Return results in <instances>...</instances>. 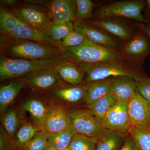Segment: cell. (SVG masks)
Segmentation results:
<instances>
[{"mask_svg":"<svg viewBox=\"0 0 150 150\" xmlns=\"http://www.w3.org/2000/svg\"><path fill=\"white\" fill-rule=\"evenodd\" d=\"M76 65L85 73L84 84L118 76L131 77L138 81L144 78L140 75L139 69L127 62L108 61Z\"/></svg>","mask_w":150,"mask_h":150,"instance_id":"6da1fadb","label":"cell"},{"mask_svg":"<svg viewBox=\"0 0 150 150\" xmlns=\"http://www.w3.org/2000/svg\"><path fill=\"white\" fill-rule=\"evenodd\" d=\"M69 62L63 56L51 59L29 60L5 57L0 62L1 80L18 77L38 70L55 69Z\"/></svg>","mask_w":150,"mask_h":150,"instance_id":"7a4b0ae2","label":"cell"},{"mask_svg":"<svg viewBox=\"0 0 150 150\" xmlns=\"http://www.w3.org/2000/svg\"><path fill=\"white\" fill-rule=\"evenodd\" d=\"M63 56L75 64L108 61L127 62L118 50L100 46L91 41L78 47L65 48Z\"/></svg>","mask_w":150,"mask_h":150,"instance_id":"3957f363","label":"cell"},{"mask_svg":"<svg viewBox=\"0 0 150 150\" xmlns=\"http://www.w3.org/2000/svg\"><path fill=\"white\" fill-rule=\"evenodd\" d=\"M8 42L5 52L19 59L43 60L63 56L64 53V49L32 40L13 39Z\"/></svg>","mask_w":150,"mask_h":150,"instance_id":"277c9868","label":"cell"},{"mask_svg":"<svg viewBox=\"0 0 150 150\" xmlns=\"http://www.w3.org/2000/svg\"><path fill=\"white\" fill-rule=\"evenodd\" d=\"M117 50L126 62L139 69L145 58L150 55V40L140 28L131 39L121 43Z\"/></svg>","mask_w":150,"mask_h":150,"instance_id":"5b68a950","label":"cell"},{"mask_svg":"<svg viewBox=\"0 0 150 150\" xmlns=\"http://www.w3.org/2000/svg\"><path fill=\"white\" fill-rule=\"evenodd\" d=\"M146 5L142 1L115 2L100 7L96 13L97 19L124 17L134 19L142 23L149 22L143 17L142 11Z\"/></svg>","mask_w":150,"mask_h":150,"instance_id":"8992f818","label":"cell"},{"mask_svg":"<svg viewBox=\"0 0 150 150\" xmlns=\"http://www.w3.org/2000/svg\"><path fill=\"white\" fill-rule=\"evenodd\" d=\"M67 111L76 133L96 138L104 129L102 120L88 108H72Z\"/></svg>","mask_w":150,"mask_h":150,"instance_id":"52a82bcc","label":"cell"},{"mask_svg":"<svg viewBox=\"0 0 150 150\" xmlns=\"http://www.w3.org/2000/svg\"><path fill=\"white\" fill-rule=\"evenodd\" d=\"M128 102L118 101L107 112L102 120L104 129L125 136L129 134L131 125L127 110Z\"/></svg>","mask_w":150,"mask_h":150,"instance_id":"ba28073f","label":"cell"},{"mask_svg":"<svg viewBox=\"0 0 150 150\" xmlns=\"http://www.w3.org/2000/svg\"><path fill=\"white\" fill-rule=\"evenodd\" d=\"M11 12L25 24L43 32H46L51 21L48 14L33 6L17 7Z\"/></svg>","mask_w":150,"mask_h":150,"instance_id":"9c48e42d","label":"cell"},{"mask_svg":"<svg viewBox=\"0 0 150 150\" xmlns=\"http://www.w3.org/2000/svg\"><path fill=\"white\" fill-rule=\"evenodd\" d=\"M74 30L83 33L88 40L96 44L118 50L121 43L118 39L103 30L84 21H76L73 22Z\"/></svg>","mask_w":150,"mask_h":150,"instance_id":"30bf717a","label":"cell"},{"mask_svg":"<svg viewBox=\"0 0 150 150\" xmlns=\"http://www.w3.org/2000/svg\"><path fill=\"white\" fill-rule=\"evenodd\" d=\"M128 114L131 126L150 129V102L136 92L128 102Z\"/></svg>","mask_w":150,"mask_h":150,"instance_id":"8fae6325","label":"cell"},{"mask_svg":"<svg viewBox=\"0 0 150 150\" xmlns=\"http://www.w3.org/2000/svg\"><path fill=\"white\" fill-rule=\"evenodd\" d=\"M84 21L119 38L123 41V43L131 39L137 32H135L134 28L128 23L115 18L97 19Z\"/></svg>","mask_w":150,"mask_h":150,"instance_id":"7c38bea8","label":"cell"},{"mask_svg":"<svg viewBox=\"0 0 150 150\" xmlns=\"http://www.w3.org/2000/svg\"><path fill=\"white\" fill-rule=\"evenodd\" d=\"M76 1L54 0L48 6V15L51 21L64 24L76 21Z\"/></svg>","mask_w":150,"mask_h":150,"instance_id":"4fadbf2b","label":"cell"},{"mask_svg":"<svg viewBox=\"0 0 150 150\" xmlns=\"http://www.w3.org/2000/svg\"><path fill=\"white\" fill-rule=\"evenodd\" d=\"M71 124L67 110L60 106L48 107L43 130L49 134H56L67 129Z\"/></svg>","mask_w":150,"mask_h":150,"instance_id":"5bb4252c","label":"cell"},{"mask_svg":"<svg viewBox=\"0 0 150 150\" xmlns=\"http://www.w3.org/2000/svg\"><path fill=\"white\" fill-rule=\"evenodd\" d=\"M138 82L128 76L112 77L110 93L118 101L129 102L136 93Z\"/></svg>","mask_w":150,"mask_h":150,"instance_id":"9a60e30c","label":"cell"},{"mask_svg":"<svg viewBox=\"0 0 150 150\" xmlns=\"http://www.w3.org/2000/svg\"><path fill=\"white\" fill-rule=\"evenodd\" d=\"M7 36L13 39L32 40L57 47L46 32L40 31L30 27L20 20L16 26Z\"/></svg>","mask_w":150,"mask_h":150,"instance_id":"2e32d148","label":"cell"},{"mask_svg":"<svg viewBox=\"0 0 150 150\" xmlns=\"http://www.w3.org/2000/svg\"><path fill=\"white\" fill-rule=\"evenodd\" d=\"M25 82L35 88L46 89L58 83L61 78L55 69L38 70L26 74Z\"/></svg>","mask_w":150,"mask_h":150,"instance_id":"e0dca14e","label":"cell"},{"mask_svg":"<svg viewBox=\"0 0 150 150\" xmlns=\"http://www.w3.org/2000/svg\"><path fill=\"white\" fill-rule=\"evenodd\" d=\"M126 136L104 129L96 138L95 150H120L126 140Z\"/></svg>","mask_w":150,"mask_h":150,"instance_id":"ac0fdd59","label":"cell"},{"mask_svg":"<svg viewBox=\"0 0 150 150\" xmlns=\"http://www.w3.org/2000/svg\"><path fill=\"white\" fill-rule=\"evenodd\" d=\"M56 70L61 79L68 83L73 86L83 83L85 73L74 63L65 62L56 68Z\"/></svg>","mask_w":150,"mask_h":150,"instance_id":"d6986e66","label":"cell"},{"mask_svg":"<svg viewBox=\"0 0 150 150\" xmlns=\"http://www.w3.org/2000/svg\"><path fill=\"white\" fill-rule=\"evenodd\" d=\"M86 85V96L84 102L88 105L110 93L112 78L93 82Z\"/></svg>","mask_w":150,"mask_h":150,"instance_id":"ffe728a7","label":"cell"},{"mask_svg":"<svg viewBox=\"0 0 150 150\" xmlns=\"http://www.w3.org/2000/svg\"><path fill=\"white\" fill-rule=\"evenodd\" d=\"M87 86H73L56 90L54 93L56 96L68 103H76L84 101L86 96Z\"/></svg>","mask_w":150,"mask_h":150,"instance_id":"44dd1931","label":"cell"},{"mask_svg":"<svg viewBox=\"0 0 150 150\" xmlns=\"http://www.w3.org/2000/svg\"><path fill=\"white\" fill-rule=\"evenodd\" d=\"M48 108L42 101L36 99L28 100L22 106L23 110L28 112L33 120L43 130Z\"/></svg>","mask_w":150,"mask_h":150,"instance_id":"7402d4cb","label":"cell"},{"mask_svg":"<svg viewBox=\"0 0 150 150\" xmlns=\"http://www.w3.org/2000/svg\"><path fill=\"white\" fill-rule=\"evenodd\" d=\"M74 30L73 23L59 24L51 21L46 33L56 47L64 49L62 46V40Z\"/></svg>","mask_w":150,"mask_h":150,"instance_id":"603a6c76","label":"cell"},{"mask_svg":"<svg viewBox=\"0 0 150 150\" xmlns=\"http://www.w3.org/2000/svg\"><path fill=\"white\" fill-rule=\"evenodd\" d=\"M24 83L16 82L2 86L0 88V107L1 111L4 110L13 102L23 88Z\"/></svg>","mask_w":150,"mask_h":150,"instance_id":"cb8c5ba5","label":"cell"},{"mask_svg":"<svg viewBox=\"0 0 150 150\" xmlns=\"http://www.w3.org/2000/svg\"><path fill=\"white\" fill-rule=\"evenodd\" d=\"M118 100L109 93L87 105L88 109L93 112L101 120L107 112L116 104Z\"/></svg>","mask_w":150,"mask_h":150,"instance_id":"d4e9b609","label":"cell"},{"mask_svg":"<svg viewBox=\"0 0 150 150\" xmlns=\"http://www.w3.org/2000/svg\"><path fill=\"white\" fill-rule=\"evenodd\" d=\"M37 132V129L35 126L26 121H23L16 134L14 144L17 147L23 149L35 137Z\"/></svg>","mask_w":150,"mask_h":150,"instance_id":"484cf974","label":"cell"},{"mask_svg":"<svg viewBox=\"0 0 150 150\" xmlns=\"http://www.w3.org/2000/svg\"><path fill=\"white\" fill-rule=\"evenodd\" d=\"M75 132L71 124L67 129L59 133H48V142L57 150L63 149L70 146Z\"/></svg>","mask_w":150,"mask_h":150,"instance_id":"4316f807","label":"cell"},{"mask_svg":"<svg viewBox=\"0 0 150 150\" xmlns=\"http://www.w3.org/2000/svg\"><path fill=\"white\" fill-rule=\"evenodd\" d=\"M129 134L132 137L139 150H150V129L131 126Z\"/></svg>","mask_w":150,"mask_h":150,"instance_id":"83f0119b","label":"cell"},{"mask_svg":"<svg viewBox=\"0 0 150 150\" xmlns=\"http://www.w3.org/2000/svg\"><path fill=\"white\" fill-rule=\"evenodd\" d=\"M96 138L75 132L70 145L72 150H95Z\"/></svg>","mask_w":150,"mask_h":150,"instance_id":"f1b7e54d","label":"cell"},{"mask_svg":"<svg viewBox=\"0 0 150 150\" xmlns=\"http://www.w3.org/2000/svg\"><path fill=\"white\" fill-rule=\"evenodd\" d=\"M19 20L11 11L1 7L0 9V28L2 34L8 35L18 23Z\"/></svg>","mask_w":150,"mask_h":150,"instance_id":"f546056e","label":"cell"},{"mask_svg":"<svg viewBox=\"0 0 150 150\" xmlns=\"http://www.w3.org/2000/svg\"><path fill=\"white\" fill-rule=\"evenodd\" d=\"M76 21H84L85 20L91 18L92 16L94 4L90 0L76 1Z\"/></svg>","mask_w":150,"mask_h":150,"instance_id":"4dcf8cb0","label":"cell"},{"mask_svg":"<svg viewBox=\"0 0 150 150\" xmlns=\"http://www.w3.org/2000/svg\"><path fill=\"white\" fill-rule=\"evenodd\" d=\"M2 123L6 132L13 138L19 126V119L16 112L13 110L8 111L3 117Z\"/></svg>","mask_w":150,"mask_h":150,"instance_id":"1f68e13d","label":"cell"},{"mask_svg":"<svg viewBox=\"0 0 150 150\" xmlns=\"http://www.w3.org/2000/svg\"><path fill=\"white\" fill-rule=\"evenodd\" d=\"M90 40L82 33L74 30L63 39L62 46L64 49L81 46Z\"/></svg>","mask_w":150,"mask_h":150,"instance_id":"d6a6232c","label":"cell"},{"mask_svg":"<svg viewBox=\"0 0 150 150\" xmlns=\"http://www.w3.org/2000/svg\"><path fill=\"white\" fill-rule=\"evenodd\" d=\"M48 143V133L43 130L37 132L35 137L23 149L26 150H43Z\"/></svg>","mask_w":150,"mask_h":150,"instance_id":"836d02e7","label":"cell"},{"mask_svg":"<svg viewBox=\"0 0 150 150\" xmlns=\"http://www.w3.org/2000/svg\"><path fill=\"white\" fill-rule=\"evenodd\" d=\"M136 92L150 102V79L144 78L139 81Z\"/></svg>","mask_w":150,"mask_h":150,"instance_id":"e575fe53","label":"cell"},{"mask_svg":"<svg viewBox=\"0 0 150 150\" xmlns=\"http://www.w3.org/2000/svg\"><path fill=\"white\" fill-rule=\"evenodd\" d=\"M120 150H138L136 143L129 134V137L126 138L124 144Z\"/></svg>","mask_w":150,"mask_h":150,"instance_id":"d590c367","label":"cell"},{"mask_svg":"<svg viewBox=\"0 0 150 150\" xmlns=\"http://www.w3.org/2000/svg\"><path fill=\"white\" fill-rule=\"evenodd\" d=\"M141 28L148 35L150 40V23H142L141 25Z\"/></svg>","mask_w":150,"mask_h":150,"instance_id":"8d00e7d4","label":"cell"},{"mask_svg":"<svg viewBox=\"0 0 150 150\" xmlns=\"http://www.w3.org/2000/svg\"><path fill=\"white\" fill-rule=\"evenodd\" d=\"M1 3L6 6H11L14 5L17 2L16 0H2L1 1Z\"/></svg>","mask_w":150,"mask_h":150,"instance_id":"74e56055","label":"cell"},{"mask_svg":"<svg viewBox=\"0 0 150 150\" xmlns=\"http://www.w3.org/2000/svg\"><path fill=\"white\" fill-rule=\"evenodd\" d=\"M43 150H57L56 148L54 147L50 143L48 142V144L46 146V147L44 148Z\"/></svg>","mask_w":150,"mask_h":150,"instance_id":"f35d334b","label":"cell"},{"mask_svg":"<svg viewBox=\"0 0 150 150\" xmlns=\"http://www.w3.org/2000/svg\"><path fill=\"white\" fill-rule=\"evenodd\" d=\"M146 3L147 6L149 10V11L150 13V0H147L146 1Z\"/></svg>","mask_w":150,"mask_h":150,"instance_id":"ab89813d","label":"cell"},{"mask_svg":"<svg viewBox=\"0 0 150 150\" xmlns=\"http://www.w3.org/2000/svg\"><path fill=\"white\" fill-rule=\"evenodd\" d=\"M61 150H72L71 149V147H70V146H69L65 148V149H62Z\"/></svg>","mask_w":150,"mask_h":150,"instance_id":"60d3db41","label":"cell"},{"mask_svg":"<svg viewBox=\"0 0 150 150\" xmlns=\"http://www.w3.org/2000/svg\"><path fill=\"white\" fill-rule=\"evenodd\" d=\"M19 150H26L25 149H21Z\"/></svg>","mask_w":150,"mask_h":150,"instance_id":"b9f144b4","label":"cell"},{"mask_svg":"<svg viewBox=\"0 0 150 150\" xmlns=\"http://www.w3.org/2000/svg\"></svg>","mask_w":150,"mask_h":150,"instance_id":"7bdbcfd3","label":"cell"},{"mask_svg":"<svg viewBox=\"0 0 150 150\" xmlns=\"http://www.w3.org/2000/svg\"><path fill=\"white\" fill-rule=\"evenodd\" d=\"M138 150H139L138 149Z\"/></svg>","mask_w":150,"mask_h":150,"instance_id":"ee69618b","label":"cell"}]
</instances>
